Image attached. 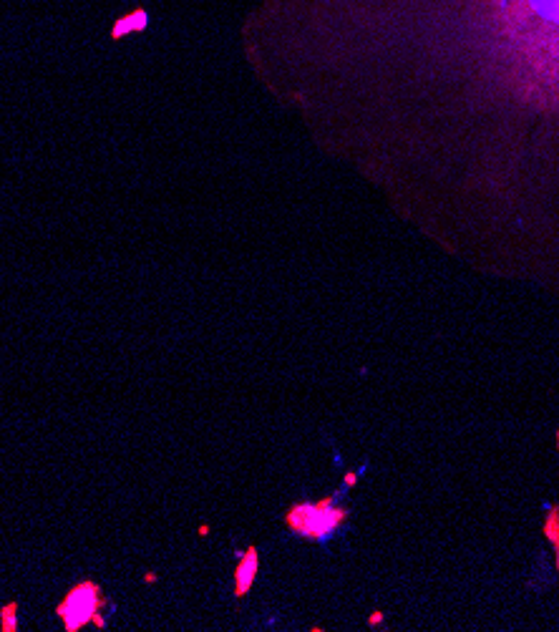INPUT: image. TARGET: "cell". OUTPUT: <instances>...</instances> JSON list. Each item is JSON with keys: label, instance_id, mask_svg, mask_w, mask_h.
<instances>
[{"label": "cell", "instance_id": "4", "mask_svg": "<svg viewBox=\"0 0 559 632\" xmlns=\"http://www.w3.org/2000/svg\"><path fill=\"white\" fill-rule=\"evenodd\" d=\"M15 615H18V604H8L6 610H3V615H0V620H3V630L6 632L18 630V620H15Z\"/></svg>", "mask_w": 559, "mask_h": 632}, {"label": "cell", "instance_id": "2", "mask_svg": "<svg viewBox=\"0 0 559 632\" xmlns=\"http://www.w3.org/2000/svg\"><path fill=\"white\" fill-rule=\"evenodd\" d=\"M101 589L93 582H84L76 584V587L66 595V600L58 604V618L63 620L66 630H81L86 622H96V625H104V618H99L101 610Z\"/></svg>", "mask_w": 559, "mask_h": 632}, {"label": "cell", "instance_id": "1", "mask_svg": "<svg viewBox=\"0 0 559 632\" xmlns=\"http://www.w3.org/2000/svg\"><path fill=\"white\" fill-rule=\"evenodd\" d=\"M345 519V509H337L335 499L317 504H295L287 514V526L310 539H323Z\"/></svg>", "mask_w": 559, "mask_h": 632}, {"label": "cell", "instance_id": "3", "mask_svg": "<svg viewBox=\"0 0 559 632\" xmlns=\"http://www.w3.org/2000/svg\"><path fill=\"white\" fill-rule=\"evenodd\" d=\"M257 567H259L257 549H255V546H250V549L242 554V560H239V564H237V572H235V595L237 597L247 595V589H250L252 582H255Z\"/></svg>", "mask_w": 559, "mask_h": 632}]
</instances>
